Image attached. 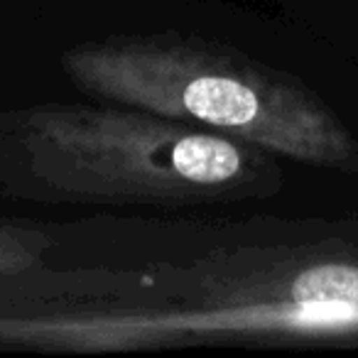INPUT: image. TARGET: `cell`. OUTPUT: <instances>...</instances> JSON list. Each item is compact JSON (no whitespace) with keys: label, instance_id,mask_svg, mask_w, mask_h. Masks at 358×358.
<instances>
[{"label":"cell","instance_id":"2","mask_svg":"<svg viewBox=\"0 0 358 358\" xmlns=\"http://www.w3.org/2000/svg\"><path fill=\"white\" fill-rule=\"evenodd\" d=\"M81 91L304 164L358 172V140L307 86L182 37H110L69 50Z\"/></svg>","mask_w":358,"mask_h":358},{"label":"cell","instance_id":"1","mask_svg":"<svg viewBox=\"0 0 358 358\" xmlns=\"http://www.w3.org/2000/svg\"><path fill=\"white\" fill-rule=\"evenodd\" d=\"M273 152L120 103L0 110V189L45 204L185 206L270 194Z\"/></svg>","mask_w":358,"mask_h":358},{"label":"cell","instance_id":"3","mask_svg":"<svg viewBox=\"0 0 358 358\" xmlns=\"http://www.w3.org/2000/svg\"><path fill=\"white\" fill-rule=\"evenodd\" d=\"M45 236L30 229L0 224V275L15 273L32 265L45 248Z\"/></svg>","mask_w":358,"mask_h":358}]
</instances>
